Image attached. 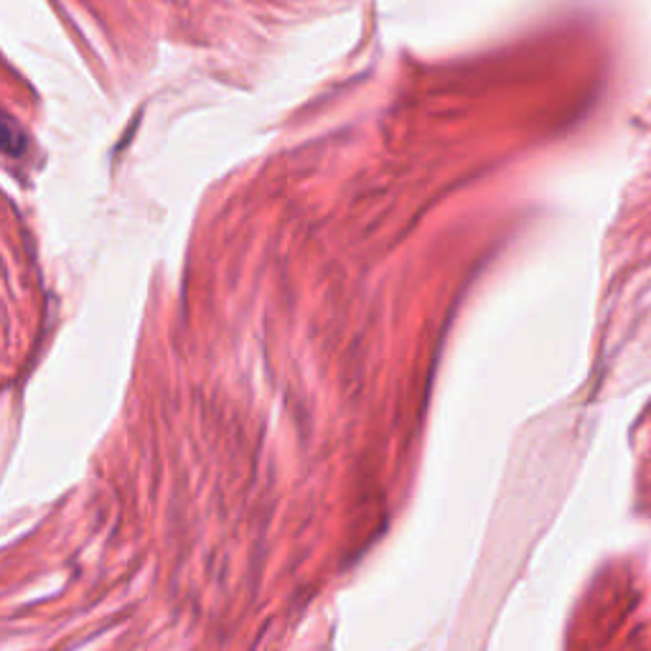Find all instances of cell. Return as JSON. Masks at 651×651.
<instances>
[{
	"instance_id": "6da1fadb",
	"label": "cell",
	"mask_w": 651,
	"mask_h": 651,
	"mask_svg": "<svg viewBox=\"0 0 651 651\" xmlns=\"http://www.w3.org/2000/svg\"><path fill=\"white\" fill-rule=\"evenodd\" d=\"M0 150H6V154H13V156L23 150V135L6 115H0Z\"/></svg>"
}]
</instances>
